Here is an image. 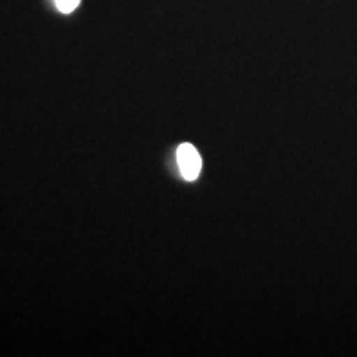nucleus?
<instances>
[{"mask_svg":"<svg viewBox=\"0 0 357 357\" xmlns=\"http://www.w3.org/2000/svg\"><path fill=\"white\" fill-rule=\"evenodd\" d=\"M58 10L63 13H71L79 6V0H55Z\"/></svg>","mask_w":357,"mask_h":357,"instance_id":"f03ea898","label":"nucleus"},{"mask_svg":"<svg viewBox=\"0 0 357 357\" xmlns=\"http://www.w3.org/2000/svg\"><path fill=\"white\" fill-rule=\"evenodd\" d=\"M177 164L178 169H181L182 177L189 182L195 181V178L199 177L200 171H202V159H200L197 149L192 144H189V142L178 146Z\"/></svg>","mask_w":357,"mask_h":357,"instance_id":"f257e3e1","label":"nucleus"}]
</instances>
